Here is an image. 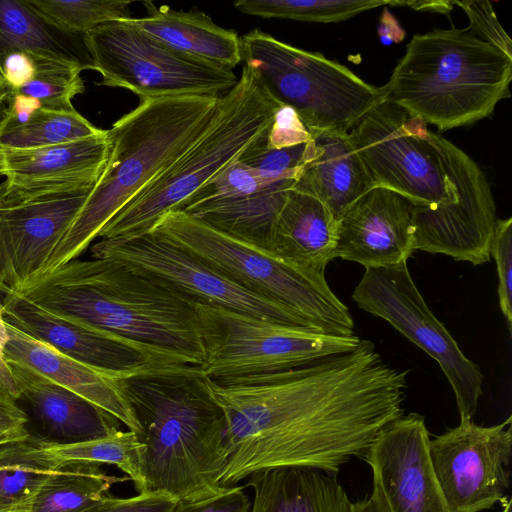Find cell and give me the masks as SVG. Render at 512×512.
I'll return each mask as SVG.
<instances>
[{
	"label": "cell",
	"mask_w": 512,
	"mask_h": 512,
	"mask_svg": "<svg viewBox=\"0 0 512 512\" xmlns=\"http://www.w3.org/2000/svg\"><path fill=\"white\" fill-rule=\"evenodd\" d=\"M90 250L91 257L119 261L196 303L311 328L285 306L245 289L152 232L123 239H101Z\"/></svg>",
	"instance_id": "obj_13"
},
{
	"label": "cell",
	"mask_w": 512,
	"mask_h": 512,
	"mask_svg": "<svg viewBox=\"0 0 512 512\" xmlns=\"http://www.w3.org/2000/svg\"><path fill=\"white\" fill-rule=\"evenodd\" d=\"M16 292L63 319L203 363L198 303L119 261L74 259Z\"/></svg>",
	"instance_id": "obj_2"
},
{
	"label": "cell",
	"mask_w": 512,
	"mask_h": 512,
	"mask_svg": "<svg viewBox=\"0 0 512 512\" xmlns=\"http://www.w3.org/2000/svg\"><path fill=\"white\" fill-rule=\"evenodd\" d=\"M338 220L315 197L291 189L280 210L269 251L288 266L324 277L335 258Z\"/></svg>",
	"instance_id": "obj_22"
},
{
	"label": "cell",
	"mask_w": 512,
	"mask_h": 512,
	"mask_svg": "<svg viewBox=\"0 0 512 512\" xmlns=\"http://www.w3.org/2000/svg\"><path fill=\"white\" fill-rule=\"evenodd\" d=\"M219 101L207 96L142 99L118 119L107 130L108 156L97 182L38 277L78 259L123 206L209 128Z\"/></svg>",
	"instance_id": "obj_4"
},
{
	"label": "cell",
	"mask_w": 512,
	"mask_h": 512,
	"mask_svg": "<svg viewBox=\"0 0 512 512\" xmlns=\"http://www.w3.org/2000/svg\"><path fill=\"white\" fill-rule=\"evenodd\" d=\"M250 507L245 487L234 485L199 498L177 500L169 512H249Z\"/></svg>",
	"instance_id": "obj_39"
},
{
	"label": "cell",
	"mask_w": 512,
	"mask_h": 512,
	"mask_svg": "<svg viewBox=\"0 0 512 512\" xmlns=\"http://www.w3.org/2000/svg\"><path fill=\"white\" fill-rule=\"evenodd\" d=\"M200 259L245 289L277 302L311 328L353 336L354 321L325 277L304 273L257 247L181 211L162 216L149 231Z\"/></svg>",
	"instance_id": "obj_8"
},
{
	"label": "cell",
	"mask_w": 512,
	"mask_h": 512,
	"mask_svg": "<svg viewBox=\"0 0 512 512\" xmlns=\"http://www.w3.org/2000/svg\"><path fill=\"white\" fill-rule=\"evenodd\" d=\"M38 444L58 466L70 461L112 465L126 474L137 493L147 492L142 476L143 445L132 431L120 429L101 438L69 445Z\"/></svg>",
	"instance_id": "obj_30"
},
{
	"label": "cell",
	"mask_w": 512,
	"mask_h": 512,
	"mask_svg": "<svg viewBox=\"0 0 512 512\" xmlns=\"http://www.w3.org/2000/svg\"><path fill=\"white\" fill-rule=\"evenodd\" d=\"M389 5L409 6L416 10L440 12V13H444V14L448 13L453 8L452 1H408V2L389 1Z\"/></svg>",
	"instance_id": "obj_45"
},
{
	"label": "cell",
	"mask_w": 512,
	"mask_h": 512,
	"mask_svg": "<svg viewBox=\"0 0 512 512\" xmlns=\"http://www.w3.org/2000/svg\"><path fill=\"white\" fill-rule=\"evenodd\" d=\"M490 255L495 259L499 278L500 309L512 330V218L497 219L490 243Z\"/></svg>",
	"instance_id": "obj_37"
},
{
	"label": "cell",
	"mask_w": 512,
	"mask_h": 512,
	"mask_svg": "<svg viewBox=\"0 0 512 512\" xmlns=\"http://www.w3.org/2000/svg\"><path fill=\"white\" fill-rule=\"evenodd\" d=\"M465 11L467 27L475 36L512 57V41L501 26L491 2L481 0L452 1Z\"/></svg>",
	"instance_id": "obj_38"
},
{
	"label": "cell",
	"mask_w": 512,
	"mask_h": 512,
	"mask_svg": "<svg viewBox=\"0 0 512 512\" xmlns=\"http://www.w3.org/2000/svg\"><path fill=\"white\" fill-rule=\"evenodd\" d=\"M429 441L424 418L410 413L384 428L366 452L370 496L382 512H452L434 474Z\"/></svg>",
	"instance_id": "obj_16"
},
{
	"label": "cell",
	"mask_w": 512,
	"mask_h": 512,
	"mask_svg": "<svg viewBox=\"0 0 512 512\" xmlns=\"http://www.w3.org/2000/svg\"><path fill=\"white\" fill-rule=\"evenodd\" d=\"M512 57L468 28L416 34L383 86L385 100L440 131L490 116L510 97Z\"/></svg>",
	"instance_id": "obj_6"
},
{
	"label": "cell",
	"mask_w": 512,
	"mask_h": 512,
	"mask_svg": "<svg viewBox=\"0 0 512 512\" xmlns=\"http://www.w3.org/2000/svg\"><path fill=\"white\" fill-rule=\"evenodd\" d=\"M388 0H239L240 12L261 18H280L306 22L331 23L349 19Z\"/></svg>",
	"instance_id": "obj_32"
},
{
	"label": "cell",
	"mask_w": 512,
	"mask_h": 512,
	"mask_svg": "<svg viewBox=\"0 0 512 512\" xmlns=\"http://www.w3.org/2000/svg\"><path fill=\"white\" fill-rule=\"evenodd\" d=\"M26 423L16 399L0 385V445L27 439Z\"/></svg>",
	"instance_id": "obj_42"
},
{
	"label": "cell",
	"mask_w": 512,
	"mask_h": 512,
	"mask_svg": "<svg viewBox=\"0 0 512 512\" xmlns=\"http://www.w3.org/2000/svg\"><path fill=\"white\" fill-rule=\"evenodd\" d=\"M272 183L274 182L261 178L252 168L237 159L193 194L180 210L245 197Z\"/></svg>",
	"instance_id": "obj_36"
},
{
	"label": "cell",
	"mask_w": 512,
	"mask_h": 512,
	"mask_svg": "<svg viewBox=\"0 0 512 512\" xmlns=\"http://www.w3.org/2000/svg\"><path fill=\"white\" fill-rule=\"evenodd\" d=\"M6 290H7V288L5 285L4 273H3L2 263H1V259H0V294L5 292Z\"/></svg>",
	"instance_id": "obj_47"
},
{
	"label": "cell",
	"mask_w": 512,
	"mask_h": 512,
	"mask_svg": "<svg viewBox=\"0 0 512 512\" xmlns=\"http://www.w3.org/2000/svg\"><path fill=\"white\" fill-rule=\"evenodd\" d=\"M204 347L200 366L215 382L284 372L355 350L360 338L274 322L197 304Z\"/></svg>",
	"instance_id": "obj_10"
},
{
	"label": "cell",
	"mask_w": 512,
	"mask_h": 512,
	"mask_svg": "<svg viewBox=\"0 0 512 512\" xmlns=\"http://www.w3.org/2000/svg\"><path fill=\"white\" fill-rule=\"evenodd\" d=\"M501 503L503 505L502 512H511V501L509 499L504 497V499L501 501Z\"/></svg>",
	"instance_id": "obj_48"
},
{
	"label": "cell",
	"mask_w": 512,
	"mask_h": 512,
	"mask_svg": "<svg viewBox=\"0 0 512 512\" xmlns=\"http://www.w3.org/2000/svg\"><path fill=\"white\" fill-rule=\"evenodd\" d=\"M408 371L384 362L373 342L296 369L215 382L226 422L228 461L220 486L279 467L337 473L364 457L403 414Z\"/></svg>",
	"instance_id": "obj_1"
},
{
	"label": "cell",
	"mask_w": 512,
	"mask_h": 512,
	"mask_svg": "<svg viewBox=\"0 0 512 512\" xmlns=\"http://www.w3.org/2000/svg\"><path fill=\"white\" fill-rule=\"evenodd\" d=\"M352 299L359 308L387 321L433 358L455 394L460 418H471L482 395L483 375L434 316L414 283L407 261L369 267Z\"/></svg>",
	"instance_id": "obj_12"
},
{
	"label": "cell",
	"mask_w": 512,
	"mask_h": 512,
	"mask_svg": "<svg viewBox=\"0 0 512 512\" xmlns=\"http://www.w3.org/2000/svg\"><path fill=\"white\" fill-rule=\"evenodd\" d=\"M177 499L164 493L147 491L127 498L105 496L82 512H169Z\"/></svg>",
	"instance_id": "obj_40"
},
{
	"label": "cell",
	"mask_w": 512,
	"mask_h": 512,
	"mask_svg": "<svg viewBox=\"0 0 512 512\" xmlns=\"http://www.w3.org/2000/svg\"><path fill=\"white\" fill-rule=\"evenodd\" d=\"M375 187L392 190L421 214L453 207L496 212L490 184L477 163L455 144L384 100L349 131Z\"/></svg>",
	"instance_id": "obj_5"
},
{
	"label": "cell",
	"mask_w": 512,
	"mask_h": 512,
	"mask_svg": "<svg viewBox=\"0 0 512 512\" xmlns=\"http://www.w3.org/2000/svg\"><path fill=\"white\" fill-rule=\"evenodd\" d=\"M147 16L131 22L168 47L194 59L231 69L242 62L241 42L231 29L217 25L199 11H176L168 6L143 3Z\"/></svg>",
	"instance_id": "obj_24"
},
{
	"label": "cell",
	"mask_w": 512,
	"mask_h": 512,
	"mask_svg": "<svg viewBox=\"0 0 512 512\" xmlns=\"http://www.w3.org/2000/svg\"><path fill=\"white\" fill-rule=\"evenodd\" d=\"M91 190L0 205V259L7 290L17 291L41 274Z\"/></svg>",
	"instance_id": "obj_18"
},
{
	"label": "cell",
	"mask_w": 512,
	"mask_h": 512,
	"mask_svg": "<svg viewBox=\"0 0 512 512\" xmlns=\"http://www.w3.org/2000/svg\"><path fill=\"white\" fill-rule=\"evenodd\" d=\"M249 512H349L351 501L335 477L319 470L279 467L249 475Z\"/></svg>",
	"instance_id": "obj_25"
},
{
	"label": "cell",
	"mask_w": 512,
	"mask_h": 512,
	"mask_svg": "<svg viewBox=\"0 0 512 512\" xmlns=\"http://www.w3.org/2000/svg\"><path fill=\"white\" fill-rule=\"evenodd\" d=\"M35 56L34 78L13 93L1 95L3 100L13 95H23L38 100L43 109L72 111V99L83 93V69L77 65Z\"/></svg>",
	"instance_id": "obj_34"
},
{
	"label": "cell",
	"mask_w": 512,
	"mask_h": 512,
	"mask_svg": "<svg viewBox=\"0 0 512 512\" xmlns=\"http://www.w3.org/2000/svg\"><path fill=\"white\" fill-rule=\"evenodd\" d=\"M1 298L7 325L106 376L123 379L193 365L167 349L63 319L16 291Z\"/></svg>",
	"instance_id": "obj_14"
},
{
	"label": "cell",
	"mask_w": 512,
	"mask_h": 512,
	"mask_svg": "<svg viewBox=\"0 0 512 512\" xmlns=\"http://www.w3.org/2000/svg\"><path fill=\"white\" fill-rule=\"evenodd\" d=\"M50 23L70 34L84 36L111 21L131 18V1L121 0H28Z\"/></svg>",
	"instance_id": "obj_33"
},
{
	"label": "cell",
	"mask_w": 512,
	"mask_h": 512,
	"mask_svg": "<svg viewBox=\"0 0 512 512\" xmlns=\"http://www.w3.org/2000/svg\"><path fill=\"white\" fill-rule=\"evenodd\" d=\"M36 74L35 56L26 52H14L6 56L2 64L1 81L3 88L1 95L15 92Z\"/></svg>",
	"instance_id": "obj_43"
},
{
	"label": "cell",
	"mask_w": 512,
	"mask_h": 512,
	"mask_svg": "<svg viewBox=\"0 0 512 512\" xmlns=\"http://www.w3.org/2000/svg\"><path fill=\"white\" fill-rule=\"evenodd\" d=\"M107 130L88 138L29 149H0V205L93 188L108 156Z\"/></svg>",
	"instance_id": "obj_17"
},
{
	"label": "cell",
	"mask_w": 512,
	"mask_h": 512,
	"mask_svg": "<svg viewBox=\"0 0 512 512\" xmlns=\"http://www.w3.org/2000/svg\"><path fill=\"white\" fill-rule=\"evenodd\" d=\"M413 204L384 187H374L338 221L335 258L365 268L407 261L413 249Z\"/></svg>",
	"instance_id": "obj_20"
},
{
	"label": "cell",
	"mask_w": 512,
	"mask_h": 512,
	"mask_svg": "<svg viewBox=\"0 0 512 512\" xmlns=\"http://www.w3.org/2000/svg\"><path fill=\"white\" fill-rule=\"evenodd\" d=\"M295 182L293 179L277 181L245 197L181 211L223 233L268 250L277 216Z\"/></svg>",
	"instance_id": "obj_27"
},
{
	"label": "cell",
	"mask_w": 512,
	"mask_h": 512,
	"mask_svg": "<svg viewBox=\"0 0 512 512\" xmlns=\"http://www.w3.org/2000/svg\"><path fill=\"white\" fill-rule=\"evenodd\" d=\"M129 480L107 474L102 465L70 461L58 466L36 495L29 512H82Z\"/></svg>",
	"instance_id": "obj_28"
},
{
	"label": "cell",
	"mask_w": 512,
	"mask_h": 512,
	"mask_svg": "<svg viewBox=\"0 0 512 512\" xmlns=\"http://www.w3.org/2000/svg\"><path fill=\"white\" fill-rule=\"evenodd\" d=\"M57 467L30 438L0 445V512H29Z\"/></svg>",
	"instance_id": "obj_29"
},
{
	"label": "cell",
	"mask_w": 512,
	"mask_h": 512,
	"mask_svg": "<svg viewBox=\"0 0 512 512\" xmlns=\"http://www.w3.org/2000/svg\"><path fill=\"white\" fill-rule=\"evenodd\" d=\"M512 417L493 426L460 418L458 426L430 439L429 456L452 512H481L505 497L509 486Z\"/></svg>",
	"instance_id": "obj_15"
},
{
	"label": "cell",
	"mask_w": 512,
	"mask_h": 512,
	"mask_svg": "<svg viewBox=\"0 0 512 512\" xmlns=\"http://www.w3.org/2000/svg\"><path fill=\"white\" fill-rule=\"evenodd\" d=\"M8 341L7 327L3 319V306L0 294V385L7 390L14 398L16 389L9 367L4 358V348Z\"/></svg>",
	"instance_id": "obj_44"
},
{
	"label": "cell",
	"mask_w": 512,
	"mask_h": 512,
	"mask_svg": "<svg viewBox=\"0 0 512 512\" xmlns=\"http://www.w3.org/2000/svg\"><path fill=\"white\" fill-rule=\"evenodd\" d=\"M311 134L290 107L282 105L276 112L266 134V146L282 149L308 142Z\"/></svg>",
	"instance_id": "obj_41"
},
{
	"label": "cell",
	"mask_w": 512,
	"mask_h": 512,
	"mask_svg": "<svg viewBox=\"0 0 512 512\" xmlns=\"http://www.w3.org/2000/svg\"><path fill=\"white\" fill-rule=\"evenodd\" d=\"M16 403L27 418L28 438L47 445H69L110 435L122 423L87 399L17 362H6Z\"/></svg>",
	"instance_id": "obj_19"
},
{
	"label": "cell",
	"mask_w": 512,
	"mask_h": 512,
	"mask_svg": "<svg viewBox=\"0 0 512 512\" xmlns=\"http://www.w3.org/2000/svg\"><path fill=\"white\" fill-rule=\"evenodd\" d=\"M3 88V82L0 80V90Z\"/></svg>",
	"instance_id": "obj_49"
},
{
	"label": "cell",
	"mask_w": 512,
	"mask_h": 512,
	"mask_svg": "<svg viewBox=\"0 0 512 512\" xmlns=\"http://www.w3.org/2000/svg\"><path fill=\"white\" fill-rule=\"evenodd\" d=\"M244 65L252 68L266 91L292 108L312 137L349 133L385 100L383 86H373L346 66L277 40L260 29L240 38Z\"/></svg>",
	"instance_id": "obj_9"
},
{
	"label": "cell",
	"mask_w": 512,
	"mask_h": 512,
	"mask_svg": "<svg viewBox=\"0 0 512 512\" xmlns=\"http://www.w3.org/2000/svg\"><path fill=\"white\" fill-rule=\"evenodd\" d=\"M349 512H382V510L370 496L351 503Z\"/></svg>",
	"instance_id": "obj_46"
},
{
	"label": "cell",
	"mask_w": 512,
	"mask_h": 512,
	"mask_svg": "<svg viewBox=\"0 0 512 512\" xmlns=\"http://www.w3.org/2000/svg\"><path fill=\"white\" fill-rule=\"evenodd\" d=\"M266 134L238 159L269 182L297 180L305 164L315 154L314 139L292 147L270 149L265 143Z\"/></svg>",
	"instance_id": "obj_35"
},
{
	"label": "cell",
	"mask_w": 512,
	"mask_h": 512,
	"mask_svg": "<svg viewBox=\"0 0 512 512\" xmlns=\"http://www.w3.org/2000/svg\"><path fill=\"white\" fill-rule=\"evenodd\" d=\"M132 18V17H131ZM126 20L104 23L83 36L101 85L120 87L140 99L221 97L238 77L231 69L178 52Z\"/></svg>",
	"instance_id": "obj_11"
},
{
	"label": "cell",
	"mask_w": 512,
	"mask_h": 512,
	"mask_svg": "<svg viewBox=\"0 0 512 512\" xmlns=\"http://www.w3.org/2000/svg\"><path fill=\"white\" fill-rule=\"evenodd\" d=\"M140 425L146 491L177 500L218 491L227 464L225 416L200 366L120 379Z\"/></svg>",
	"instance_id": "obj_3"
},
{
	"label": "cell",
	"mask_w": 512,
	"mask_h": 512,
	"mask_svg": "<svg viewBox=\"0 0 512 512\" xmlns=\"http://www.w3.org/2000/svg\"><path fill=\"white\" fill-rule=\"evenodd\" d=\"M6 327V362H17L32 368L110 413L129 431L137 435L141 432L140 425L122 391L120 379L101 374L7 324Z\"/></svg>",
	"instance_id": "obj_21"
},
{
	"label": "cell",
	"mask_w": 512,
	"mask_h": 512,
	"mask_svg": "<svg viewBox=\"0 0 512 512\" xmlns=\"http://www.w3.org/2000/svg\"><path fill=\"white\" fill-rule=\"evenodd\" d=\"M76 110H38L26 123L0 131V149L29 150L101 134Z\"/></svg>",
	"instance_id": "obj_31"
},
{
	"label": "cell",
	"mask_w": 512,
	"mask_h": 512,
	"mask_svg": "<svg viewBox=\"0 0 512 512\" xmlns=\"http://www.w3.org/2000/svg\"><path fill=\"white\" fill-rule=\"evenodd\" d=\"M14 52L93 69L83 36L59 29L28 0H0V80L4 59Z\"/></svg>",
	"instance_id": "obj_26"
},
{
	"label": "cell",
	"mask_w": 512,
	"mask_h": 512,
	"mask_svg": "<svg viewBox=\"0 0 512 512\" xmlns=\"http://www.w3.org/2000/svg\"><path fill=\"white\" fill-rule=\"evenodd\" d=\"M282 105L243 65L236 85L220 97L209 128L166 170L138 192L101 229L98 238L123 239L148 233L226 166L263 137Z\"/></svg>",
	"instance_id": "obj_7"
},
{
	"label": "cell",
	"mask_w": 512,
	"mask_h": 512,
	"mask_svg": "<svg viewBox=\"0 0 512 512\" xmlns=\"http://www.w3.org/2000/svg\"><path fill=\"white\" fill-rule=\"evenodd\" d=\"M312 138L315 154L303 167L293 189L318 199L339 221L375 185L349 133L326 132Z\"/></svg>",
	"instance_id": "obj_23"
}]
</instances>
